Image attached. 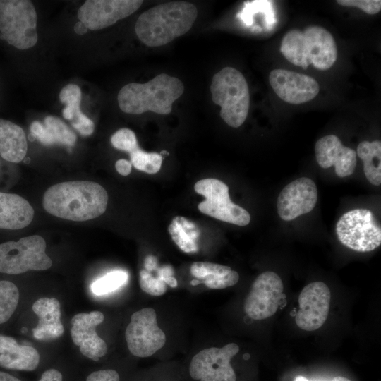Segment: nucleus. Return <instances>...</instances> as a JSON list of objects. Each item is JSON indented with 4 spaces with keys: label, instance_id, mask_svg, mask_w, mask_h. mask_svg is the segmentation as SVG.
<instances>
[{
    "label": "nucleus",
    "instance_id": "7c9ffc66",
    "mask_svg": "<svg viewBox=\"0 0 381 381\" xmlns=\"http://www.w3.org/2000/svg\"><path fill=\"white\" fill-rule=\"evenodd\" d=\"M139 283L141 289L152 296H162L167 289L166 283L160 277H154L144 270L140 272Z\"/></svg>",
    "mask_w": 381,
    "mask_h": 381
},
{
    "label": "nucleus",
    "instance_id": "cd10ccee",
    "mask_svg": "<svg viewBox=\"0 0 381 381\" xmlns=\"http://www.w3.org/2000/svg\"><path fill=\"white\" fill-rule=\"evenodd\" d=\"M19 301V291L10 281H0V324L8 321L15 312Z\"/></svg>",
    "mask_w": 381,
    "mask_h": 381
},
{
    "label": "nucleus",
    "instance_id": "423d86ee",
    "mask_svg": "<svg viewBox=\"0 0 381 381\" xmlns=\"http://www.w3.org/2000/svg\"><path fill=\"white\" fill-rule=\"evenodd\" d=\"M0 38L19 49L37 42V13L28 0H0Z\"/></svg>",
    "mask_w": 381,
    "mask_h": 381
},
{
    "label": "nucleus",
    "instance_id": "a19ab883",
    "mask_svg": "<svg viewBox=\"0 0 381 381\" xmlns=\"http://www.w3.org/2000/svg\"><path fill=\"white\" fill-rule=\"evenodd\" d=\"M295 381H309V380L303 376H298L296 378Z\"/></svg>",
    "mask_w": 381,
    "mask_h": 381
},
{
    "label": "nucleus",
    "instance_id": "f257e3e1",
    "mask_svg": "<svg viewBox=\"0 0 381 381\" xmlns=\"http://www.w3.org/2000/svg\"><path fill=\"white\" fill-rule=\"evenodd\" d=\"M108 195L99 183L88 181L62 182L49 187L42 204L49 214L64 219L83 222L102 215Z\"/></svg>",
    "mask_w": 381,
    "mask_h": 381
},
{
    "label": "nucleus",
    "instance_id": "ea45409f",
    "mask_svg": "<svg viewBox=\"0 0 381 381\" xmlns=\"http://www.w3.org/2000/svg\"><path fill=\"white\" fill-rule=\"evenodd\" d=\"M331 381H351V380L344 377L337 376V377H334Z\"/></svg>",
    "mask_w": 381,
    "mask_h": 381
},
{
    "label": "nucleus",
    "instance_id": "5701e85b",
    "mask_svg": "<svg viewBox=\"0 0 381 381\" xmlns=\"http://www.w3.org/2000/svg\"><path fill=\"white\" fill-rule=\"evenodd\" d=\"M28 145L24 131L17 124L0 119V155L10 162L19 163L26 155Z\"/></svg>",
    "mask_w": 381,
    "mask_h": 381
},
{
    "label": "nucleus",
    "instance_id": "79ce46f5",
    "mask_svg": "<svg viewBox=\"0 0 381 381\" xmlns=\"http://www.w3.org/2000/svg\"><path fill=\"white\" fill-rule=\"evenodd\" d=\"M200 283H201V282H200V281H198V280H193V281L191 282V284H192V285H197V284H200Z\"/></svg>",
    "mask_w": 381,
    "mask_h": 381
},
{
    "label": "nucleus",
    "instance_id": "4be33fe9",
    "mask_svg": "<svg viewBox=\"0 0 381 381\" xmlns=\"http://www.w3.org/2000/svg\"><path fill=\"white\" fill-rule=\"evenodd\" d=\"M82 93L79 86L68 84L59 93V99L66 105L62 114L64 119L71 121L72 126L83 136L90 135L95 130L93 121L80 111Z\"/></svg>",
    "mask_w": 381,
    "mask_h": 381
},
{
    "label": "nucleus",
    "instance_id": "72a5a7b5",
    "mask_svg": "<svg viewBox=\"0 0 381 381\" xmlns=\"http://www.w3.org/2000/svg\"><path fill=\"white\" fill-rule=\"evenodd\" d=\"M119 373L112 369L100 370L90 373L86 381H119Z\"/></svg>",
    "mask_w": 381,
    "mask_h": 381
},
{
    "label": "nucleus",
    "instance_id": "f03ea898",
    "mask_svg": "<svg viewBox=\"0 0 381 381\" xmlns=\"http://www.w3.org/2000/svg\"><path fill=\"white\" fill-rule=\"evenodd\" d=\"M197 16V8L191 3L160 4L140 15L135 25V34L147 47L163 46L189 31Z\"/></svg>",
    "mask_w": 381,
    "mask_h": 381
},
{
    "label": "nucleus",
    "instance_id": "bb28decb",
    "mask_svg": "<svg viewBox=\"0 0 381 381\" xmlns=\"http://www.w3.org/2000/svg\"><path fill=\"white\" fill-rule=\"evenodd\" d=\"M363 161V170L368 181L379 186L381 183V142L363 141L357 147V155Z\"/></svg>",
    "mask_w": 381,
    "mask_h": 381
},
{
    "label": "nucleus",
    "instance_id": "9d476101",
    "mask_svg": "<svg viewBox=\"0 0 381 381\" xmlns=\"http://www.w3.org/2000/svg\"><path fill=\"white\" fill-rule=\"evenodd\" d=\"M125 337L130 352L140 358L153 355L166 343V335L159 327L152 308L140 309L131 315Z\"/></svg>",
    "mask_w": 381,
    "mask_h": 381
},
{
    "label": "nucleus",
    "instance_id": "1a4fd4ad",
    "mask_svg": "<svg viewBox=\"0 0 381 381\" xmlns=\"http://www.w3.org/2000/svg\"><path fill=\"white\" fill-rule=\"evenodd\" d=\"M194 189L205 198L198 205V210L202 213L238 226H246L250 223L249 212L231 200L229 187L222 181L204 179L195 183Z\"/></svg>",
    "mask_w": 381,
    "mask_h": 381
},
{
    "label": "nucleus",
    "instance_id": "f8f14e48",
    "mask_svg": "<svg viewBox=\"0 0 381 381\" xmlns=\"http://www.w3.org/2000/svg\"><path fill=\"white\" fill-rule=\"evenodd\" d=\"M283 290V282L277 274L271 271L261 273L253 282L246 298V313L256 320L273 315L279 307Z\"/></svg>",
    "mask_w": 381,
    "mask_h": 381
},
{
    "label": "nucleus",
    "instance_id": "473e14b6",
    "mask_svg": "<svg viewBox=\"0 0 381 381\" xmlns=\"http://www.w3.org/2000/svg\"><path fill=\"white\" fill-rule=\"evenodd\" d=\"M337 2L344 6L357 7L370 15L376 14L381 10L380 0H338Z\"/></svg>",
    "mask_w": 381,
    "mask_h": 381
},
{
    "label": "nucleus",
    "instance_id": "6ab92c4d",
    "mask_svg": "<svg viewBox=\"0 0 381 381\" xmlns=\"http://www.w3.org/2000/svg\"><path fill=\"white\" fill-rule=\"evenodd\" d=\"M32 308L39 318L37 326L32 329L36 339L47 341L63 334L60 303L56 298H39L33 303Z\"/></svg>",
    "mask_w": 381,
    "mask_h": 381
},
{
    "label": "nucleus",
    "instance_id": "f704fd0d",
    "mask_svg": "<svg viewBox=\"0 0 381 381\" xmlns=\"http://www.w3.org/2000/svg\"><path fill=\"white\" fill-rule=\"evenodd\" d=\"M38 381H63V375L56 369H49L42 373Z\"/></svg>",
    "mask_w": 381,
    "mask_h": 381
},
{
    "label": "nucleus",
    "instance_id": "e433bc0d",
    "mask_svg": "<svg viewBox=\"0 0 381 381\" xmlns=\"http://www.w3.org/2000/svg\"><path fill=\"white\" fill-rule=\"evenodd\" d=\"M87 30V27L80 21L77 22L74 25V30L78 35H84Z\"/></svg>",
    "mask_w": 381,
    "mask_h": 381
},
{
    "label": "nucleus",
    "instance_id": "37998d69",
    "mask_svg": "<svg viewBox=\"0 0 381 381\" xmlns=\"http://www.w3.org/2000/svg\"><path fill=\"white\" fill-rule=\"evenodd\" d=\"M159 155H160L161 156H162V155L163 156L164 155H169V152H167L166 150H162V151L160 152Z\"/></svg>",
    "mask_w": 381,
    "mask_h": 381
},
{
    "label": "nucleus",
    "instance_id": "c85d7f7f",
    "mask_svg": "<svg viewBox=\"0 0 381 381\" xmlns=\"http://www.w3.org/2000/svg\"><path fill=\"white\" fill-rule=\"evenodd\" d=\"M130 154L131 163L142 171L152 174L158 172L161 168L162 157L155 152H146L137 146Z\"/></svg>",
    "mask_w": 381,
    "mask_h": 381
},
{
    "label": "nucleus",
    "instance_id": "aec40b11",
    "mask_svg": "<svg viewBox=\"0 0 381 381\" xmlns=\"http://www.w3.org/2000/svg\"><path fill=\"white\" fill-rule=\"evenodd\" d=\"M40 354L28 345H19L12 337L0 334V366L6 369L32 371L37 368Z\"/></svg>",
    "mask_w": 381,
    "mask_h": 381
},
{
    "label": "nucleus",
    "instance_id": "39448f33",
    "mask_svg": "<svg viewBox=\"0 0 381 381\" xmlns=\"http://www.w3.org/2000/svg\"><path fill=\"white\" fill-rule=\"evenodd\" d=\"M213 102L221 107L220 116L231 127L241 126L247 118L250 95L243 74L232 67L215 73L210 85Z\"/></svg>",
    "mask_w": 381,
    "mask_h": 381
},
{
    "label": "nucleus",
    "instance_id": "c756f323",
    "mask_svg": "<svg viewBox=\"0 0 381 381\" xmlns=\"http://www.w3.org/2000/svg\"><path fill=\"white\" fill-rule=\"evenodd\" d=\"M128 277V274L124 271L110 272L95 281L91 285V290L97 296L107 294L125 284Z\"/></svg>",
    "mask_w": 381,
    "mask_h": 381
},
{
    "label": "nucleus",
    "instance_id": "2eb2a0df",
    "mask_svg": "<svg viewBox=\"0 0 381 381\" xmlns=\"http://www.w3.org/2000/svg\"><path fill=\"white\" fill-rule=\"evenodd\" d=\"M318 200V190L310 178L302 177L287 184L277 198V212L280 218L291 221L310 212Z\"/></svg>",
    "mask_w": 381,
    "mask_h": 381
},
{
    "label": "nucleus",
    "instance_id": "a878e982",
    "mask_svg": "<svg viewBox=\"0 0 381 381\" xmlns=\"http://www.w3.org/2000/svg\"><path fill=\"white\" fill-rule=\"evenodd\" d=\"M168 231L174 242L182 251L187 253L198 251L196 241L200 235V230L192 222L186 217L176 216L171 222Z\"/></svg>",
    "mask_w": 381,
    "mask_h": 381
},
{
    "label": "nucleus",
    "instance_id": "b1692460",
    "mask_svg": "<svg viewBox=\"0 0 381 381\" xmlns=\"http://www.w3.org/2000/svg\"><path fill=\"white\" fill-rule=\"evenodd\" d=\"M191 274L209 289H222L235 285L239 274L231 267L209 262H195L190 266Z\"/></svg>",
    "mask_w": 381,
    "mask_h": 381
},
{
    "label": "nucleus",
    "instance_id": "2f4dec72",
    "mask_svg": "<svg viewBox=\"0 0 381 381\" xmlns=\"http://www.w3.org/2000/svg\"><path fill=\"white\" fill-rule=\"evenodd\" d=\"M111 145L116 149L131 152L138 145L135 133L129 128H123L111 137Z\"/></svg>",
    "mask_w": 381,
    "mask_h": 381
},
{
    "label": "nucleus",
    "instance_id": "a211bd4d",
    "mask_svg": "<svg viewBox=\"0 0 381 381\" xmlns=\"http://www.w3.org/2000/svg\"><path fill=\"white\" fill-rule=\"evenodd\" d=\"M315 152L316 160L322 168L334 166L335 173L339 177L353 173L357 163L356 151L344 146L337 135L331 134L319 139Z\"/></svg>",
    "mask_w": 381,
    "mask_h": 381
},
{
    "label": "nucleus",
    "instance_id": "dca6fc26",
    "mask_svg": "<svg viewBox=\"0 0 381 381\" xmlns=\"http://www.w3.org/2000/svg\"><path fill=\"white\" fill-rule=\"evenodd\" d=\"M269 81L277 95L283 101L299 104L314 99L320 86L312 77L284 69L272 70Z\"/></svg>",
    "mask_w": 381,
    "mask_h": 381
},
{
    "label": "nucleus",
    "instance_id": "7ed1b4c3",
    "mask_svg": "<svg viewBox=\"0 0 381 381\" xmlns=\"http://www.w3.org/2000/svg\"><path fill=\"white\" fill-rule=\"evenodd\" d=\"M184 85L174 76L162 73L145 83H131L119 92L121 110L131 114L152 111L169 114L174 102L183 93Z\"/></svg>",
    "mask_w": 381,
    "mask_h": 381
},
{
    "label": "nucleus",
    "instance_id": "20e7f679",
    "mask_svg": "<svg viewBox=\"0 0 381 381\" xmlns=\"http://www.w3.org/2000/svg\"><path fill=\"white\" fill-rule=\"evenodd\" d=\"M280 51L292 64L306 69L313 65L327 70L337 59V47L331 33L322 27L310 25L303 31L291 30L283 37Z\"/></svg>",
    "mask_w": 381,
    "mask_h": 381
},
{
    "label": "nucleus",
    "instance_id": "393cba45",
    "mask_svg": "<svg viewBox=\"0 0 381 381\" xmlns=\"http://www.w3.org/2000/svg\"><path fill=\"white\" fill-rule=\"evenodd\" d=\"M32 134L43 145H52L55 143L73 146L76 142L75 134L61 119L48 116L44 124L38 121L30 126Z\"/></svg>",
    "mask_w": 381,
    "mask_h": 381
},
{
    "label": "nucleus",
    "instance_id": "9b49d317",
    "mask_svg": "<svg viewBox=\"0 0 381 381\" xmlns=\"http://www.w3.org/2000/svg\"><path fill=\"white\" fill-rule=\"evenodd\" d=\"M238 351L239 346L235 343L201 350L190 361V377L200 381H236L231 360Z\"/></svg>",
    "mask_w": 381,
    "mask_h": 381
},
{
    "label": "nucleus",
    "instance_id": "4468645a",
    "mask_svg": "<svg viewBox=\"0 0 381 381\" xmlns=\"http://www.w3.org/2000/svg\"><path fill=\"white\" fill-rule=\"evenodd\" d=\"M331 292L322 282L306 285L298 296L299 309L296 315L297 326L306 331H314L325 322L329 310Z\"/></svg>",
    "mask_w": 381,
    "mask_h": 381
},
{
    "label": "nucleus",
    "instance_id": "ddd939ff",
    "mask_svg": "<svg viewBox=\"0 0 381 381\" xmlns=\"http://www.w3.org/2000/svg\"><path fill=\"white\" fill-rule=\"evenodd\" d=\"M143 2L140 0H87L78 9V18L87 29L101 30L129 16Z\"/></svg>",
    "mask_w": 381,
    "mask_h": 381
},
{
    "label": "nucleus",
    "instance_id": "c9c22d12",
    "mask_svg": "<svg viewBox=\"0 0 381 381\" xmlns=\"http://www.w3.org/2000/svg\"><path fill=\"white\" fill-rule=\"evenodd\" d=\"M131 167L132 164L131 162L124 159H119L115 163L116 171L122 176L128 175L131 171Z\"/></svg>",
    "mask_w": 381,
    "mask_h": 381
},
{
    "label": "nucleus",
    "instance_id": "6e6552de",
    "mask_svg": "<svg viewBox=\"0 0 381 381\" xmlns=\"http://www.w3.org/2000/svg\"><path fill=\"white\" fill-rule=\"evenodd\" d=\"M339 241L357 252H370L381 244V228L373 213L363 208L344 213L336 225Z\"/></svg>",
    "mask_w": 381,
    "mask_h": 381
},
{
    "label": "nucleus",
    "instance_id": "4c0bfd02",
    "mask_svg": "<svg viewBox=\"0 0 381 381\" xmlns=\"http://www.w3.org/2000/svg\"><path fill=\"white\" fill-rule=\"evenodd\" d=\"M0 381H21V380L7 373L0 371Z\"/></svg>",
    "mask_w": 381,
    "mask_h": 381
},
{
    "label": "nucleus",
    "instance_id": "0eeeda50",
    "mask_svg": "<svg viewBox=\"0 0 381 381\" xmlns=\"http://www.w3.org/2000/svg\"><path fill=\"white\" fill-rule=\"evenodd\" d=\"M46 242L38 235L0 244V272L19 274L30 270H46L52 261L46 254Z\"/></svg>",
    "mask_w": 381,
    "mask_h": 381
},
{
    "label": "nucleus",
    "instance_id": "f3484780",
    "mask_svg": "<svg viewBox=\"0 0 381 381\" xmlns=\"http://www.w3.org/2000/svg\"><path fill=\"white\" fill-rule=\"evenodd\" d=\"M102 312L95 310L75 315L71 321V335L73 343L85 357L95 361L107 352L106 342L96 332V327L104 321Z\"/></svg>",
    "mask_w": 381,
    "mask_h": 381
},
{
    "label": "nucleus",
    "instance_id": "412c9836",
    "mask_svg": "<svg viewBox=\"0 0 381 381\" xmlns=\"http://www.w3.org/2000/svg\"><path fill=\"white\" fill-rule=\"evenodd\" d=\"M34 210L20 195L0 192V229L17 230L28 226Z\"/></svg>",
    "mask_w": 381,
    "mask_h": 381
},
{
    "label": "nucleus",
    "instance_id": "58836bf2",
    "mask_svg": "<svg viewBox=\"0 0 381 381\" xmlns=\"http://www.w3.org/2000/svg\"><path fill=\"white\" fill-rule=\"evenodd\" d=\"M161 278L163 279V281L166 283L167 285L168 284L171 287L177 286V284H178L177 280L174 277L171 276H169V277H161Z\"/></svg>",
    "mask_w": 381,
    "mask_h": 381
}]
</instances>
